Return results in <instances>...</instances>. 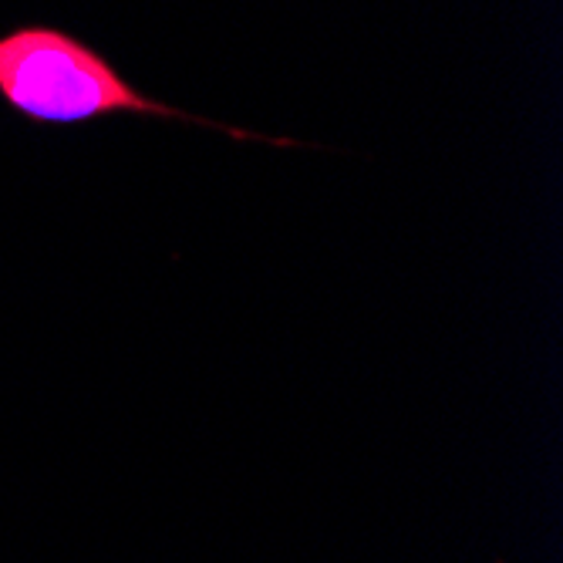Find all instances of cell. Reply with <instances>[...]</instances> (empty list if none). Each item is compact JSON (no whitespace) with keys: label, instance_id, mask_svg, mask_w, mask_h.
Wrapping results in <instances>:
<instances>
[{"label":"cell","instance_id":"6da1fadb","mask_svg":"<svg viewBox=\"0 0 563 563\" xmlns=\"http://www.w3.org/2000/svg\"><path fill=\"white\" fill-rule=\"evenodd\" d=\"M0 101L14 115L44 129H75L101 119L139 115L213 129L240 142H271L280 148H297L294 139H271L166 106V101L135 88L112 65L106 51H98L95 44L58 24L41 21L18 24L0 34Z\"/></svg>","mask_w":563,"mask_h":563}]
</instances>
